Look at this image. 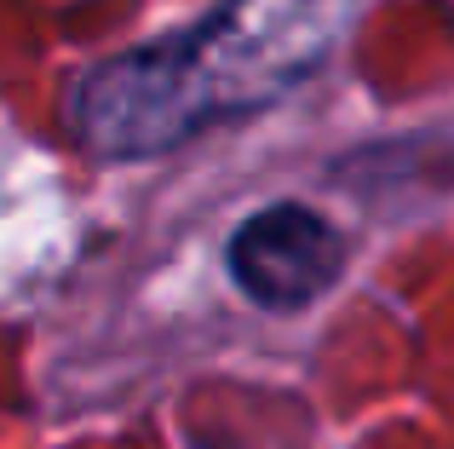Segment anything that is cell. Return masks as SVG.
I'll list each match as a JSON object with an SVG mask.
<instances>
[{
	"instance_id": "6da1fadb",
	"label": "cell",
	"mask_w": 454,
	"mask_h": 449,
	"mask_svg": "<svg viewBox=\"0 0 454 449\" xmlns=\"http://www.w3.org/2000/svg\"><path fill=\"white\" fill-rule=\"evenodd\" d=\"M363 0H224L207 23L104 58L69 92V133L98 161H145L288 98L351 35Z\"/></svg>"
},
{
	"instance_id": "7a4b0ae2",
	"label": "cell",
	"mask_w": 454,
	"mask_h": 449,
	"mask_svg": "<svg viewBox=\"0 0 454 449\" xmlns=\"http://www.w3.org/2000/svg\"><path fill=\"white\" fill-rule=\"evenodd\" d=\"M231 277L265 311H305L310 300L340 282L345 271V242L322 214L300 202L259 208L254 219L236 224L231 236Z\"/></svg>"
}]
</instances>
